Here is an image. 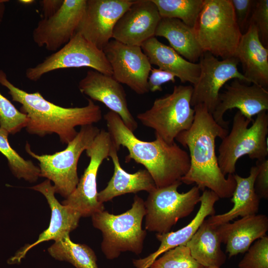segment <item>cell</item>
<instances>
[{"mask_svg": "<svg viewBox=\"0 0 268 268\" xmlns=\"http://www.w3.org/2000/svg\"><path fill=\"white\" fill-rule=\"evenodd\" d=\"M194 109L195 113L192 126L175 138L187 147L190 152V168L181 182L187 185L195 184L200 191L207 188L219 198H230L236 181L233 174H228L226 177L222 174L215 151L216 138H223L229 131L215 121L203 105H197Z\"/></svg>", "mask_w": 268, "mask_h": 268, "instance_id": "6da1fadb", "label": "cell"}, {"mask_svg": "<svg viewBox=\"0 0 268 268\" xmlns=\"http://www.w3.org/2000/svg\"><path fill=\"white\" fill-rule=\"evenodd\" d=\"M104 119L114 146L118 151L121 145L128 149L126 162L133 160L142 165L157 188L182 182V178L189 170L190 159L188 153L175 142L167 143L157 135L153 141L140 140L119 115L111 111L104 115Z\"/></svg>", "mask_w": 268, "mask_h": 268, "instance_id": "7a4b0ae2", "label": "cell"}, {"mask_svg": "<svg viewBox=\"0 0 268 268\" xmlns=\"http://www.w3.org/2000/svg\"><path fill=\"white\" fill-rule=\"evenodd\" d=\"M0 84L8 89L13 101L21 104L19 111L28 118L26 131L43 137L56 134L63 143L67 144L76 135L77 126L91 125L102 118L100 107L88 99L87 105L65 108L48 101L39 92L28 93L17 87L0 69Z\"/></svg>", "mask_w": 268, "mask_h": 268, "instance_id": "3957f363", "label": "cell"}, {"mask_svg": "<svg viewBox=\"0 0 268 268\" xmlns=\"http://www.w3.org/2000/svg\"><path fill=\"white\" fill-rule=\"evenodd\" d=\"M145 213L144 201L135 195L131 208L124 213L115 215L103 210L91 216L93 226L102 232L101 249L106 259H117L125 252L141 253L146 236L142 228Z\"/></svg>", "mask_w": 268, "mask_h": 268, "instance_id": "277c9868", "label": "cell"}, {"mask_svg": "<svg viewBox=\"0 0 268 268\" xmlns=\"http://www.w3.org/2000/svg\"><path fill=\"white\" fill-rule=\"evenodd\" d=\"M193 28L203 52L222 60L234 57L242 33L231 0H204Z\"/></svg>", "mask_w": 268, "mask_h": 268, "instance_id": "5b68a950", "label": "cell"}, {"mask_svg": "<svg viewBox=\"0 0 268 268\" xmlns=\"http://www.w3.org/2000/svg\"><path fill=\"white\" fill-rule=\"evenodd\" d=\"M268 114L264 111L255 120L246 118L239 111L235 114L230 133L222 139L217 160L222 174H234L239 158L248 155L252 159L263 160L268 155Z\"/></svg>", "mask_w": 268, "mask_h": 268, "instance_id": "8992f818", "label": "cell"}, {"mask_svg": "<svg viewBox=\"0 0 268 268\" xmlns=\"http://www.w3.org/2000/svg\"><path fill=\"white\" fill-rule=\"evenodd\" d=\"M100 130L93 125L81 127L75 137L63 150L38 155L26 142V152L39 162L40 177L52 181L55 193L67 198L75 189L79 178L77 164L80 155L90 146Z\"/></svg>", "mask_w": 268, "mask_h": 268, "instance_id": "52a82bcc", "label": "cell"}, {"mask_svg": "<svg viewBox=\"0 0 268 268\" xmlns=\"http://www.w3.org/2000/svg\"><path fill=\"white\" fill-rule=\"evenodd\" d=\"M191 85H175L172 93L156 99L151 107L136 115L144 126L152 129L155 135L165 142H175L177 135L192 126L195 111L191 101Z\"/></svg>", "mask_w": 268, "mask_h": 268, "instance_id": "ba28073f", "label": "cell"}, {"mask_svg": "<svg viewBox=\"0 0 268 268\" xmlns=\"http://www.w3.org/2000/svg\"><path fill=\"white\" fill-rule=\"evenodd\" d=\"M178 182L156 188L149 193L144 201L146 230L164 234L170 232L178 221L190 215L200 202V190L195 185L188 191L180 193Z\"/></svg>", "mask_w": 268, "mask_h": 268, "instance_id": "9c48e42d", "label": "cell"}, {"mask_svg": "<svg viewBox=\"0 0 268 268\" xmlns=\"http://www.w3.org/2000/svg\"><path fill=\"white\" fill-rule=\"evenodd\" d=\"M81 67H88L112 76L111 67L103 51L80 34L76 33L67 44L41 63L27 68L25 76L30 80L37 81L44 74L52 71Z\"/></svg>", "mask_w": 268, "mask_h": 268, "instance_id": "30bf717a", "label": "cell"}, {"mask_svg": "<svg viewBox=\"0 0 268 268\" xmlns=\"http://www.w3.org/2000/svg\"><path fill=\"white\" fill-rule=\"evenodd\" d=\"M113 145L107 131L101 129L90 146L85 150L90 161L73 192L62 204L78 212L81 217H88L104 210V206L98 200L97 176L103 160L109 157Z\"/></svg>", "mask_w": 268, "mask_h": 268, "instance_id": "8fae6325", "label": "cell"}, {"mask_svg": "<svg viewBox=\"0 0 268 268\" xmlns=\"http://www.w3.org/2000/svg\"><path fill=\"white\" fill-rule=\"evenodd\" d=\"M199 62L200 73L193 86L192 107L203 105L212 114L219 102L220 90L227 81L237 79L249 83L239 71V62L235 57L219 60L210 53L203 52Z\"/></svg>", "mask_w": 268, "mask_h": 268, "instance_id": "7c38bea8", "label": "cell"}, {"mask_svg": "<svg viewBox=\"0 0 268 268\" xmlns=\"http://www.w3.org/2000/svg\"><path fill=\"white\" fill-rule=\"evenodd\" d=\"M112 70V77L139 95L148 93L151 65L139 46L111 40L103 49Z\"/></svg>", "mask_w": 268, "mask_h": 268, "instance_id": "4fadbf2b", "label": "cell"}, {"mask_svg": "<svg viewBox=\"0 0 268 268\" xmlns=\"http://www.w3.org/2000/svg\"><path fill=\"white\" fill-rule=\"evenodd\" d=\"M87 0H64L53 15L43 18L32 32L34 42L50 51H57L76 34L83 16Z\"/></svg>", "mask_w": 268, "mask_h": 268, "instance_id": "5bb4252c", "label": "cell"}, {"mask_svg": "<svg viewBox=\"0 0 268 268\" xmlns=\"http://www.w3.org/2000/svg\"><path fill=\"white\" fill-rule=\"evenodd\" d=\"M134 2L133 0H87L76 33L103 51L112 38L116 23Z\"/></svg>", "mask_w": 268, "mask_h": 268, "instance_id": "9a60e30c", "label": "cell"}, {"mask_svg": "<svg viewBox=\"0 0 268 268\" xmlns=\"http://www.w3.org/2000/svg\"><path fill=\"white\" fill-rule=\"evenodd\" d=\"M225 90L220 92L219 102L212 116L215 121L228 130L229 121L223 119L225 112L234 108L246 118L253 121L252 117L260 112L268 110V91L261 86L247 85L234 79L225 85Z\"/></svg>", "mask_w": 268, "mask_h": 268, "instance_id": "2e32d148", "label": "cell"}, {"mask_svg": "<svg viewBox=\"0 0 268 268\" xmlns=\"http://www.w3.org/2000/svg\"><path fill=\"white\" fill-rule=\"evenodd\" d=\"M161 18L152 0H134L116 23L112 38L127 45L140 47L146 40L155 37Z\"/></svg>", "mask_w": 268, "mask_h": 268, "instance_id": "e0dca14e", "label": "cell"}, {"mask_svg": "<svg viewBox=\"0 0 268 268\" xmlns=\"http://www.w3.org/2000/svg\"><path fill=\"white\" fill-rule=\"evenodd\" d=\"M78 88L92 100L102 103L110 111L119 115L132 132L137 129V122L129 109L124 88L112 76L89 70L79 82Z\"/></svg>", "mask_w": 268, "mask_h": 268, "instance_id": "ac0fdd59", "label": "cell"}, {"mask_svg": "<svg viewBox=\"0 0 268 268\" xmlns=\"http://www.w3.org/2000/svg\"><path fill=\"white\" fill-rule=\"evenodd\" d=\"M41 193L46 199L51 210V216L48 227L39 235L38 240L27 244L18 250L7 261L9 264L20 263L27 253L40 243L49 240L58 241L74 230L78 225L81 217L73 209L61 203L55 197V191L50 180L30 187Z\"/></svg>", "mask_w": 268, "mask_h": 268, "instance_id": "d6986e66", "label": "cell"}, {"mask_svg": "<svg viewBox=\"0 0 268 268\" xmlns=\"http://www.w3.org/2000/svg\"><path fill=\"white\" fill-rule=\"evenodd\" d=\"M234 57L241 64L242 74L249 83L267 89L268 49L262 43L257 28L253 24H249L242 34Z\"/></svg>", "mask_w": 268, "mask_h": 268, "instance_id": "ffe728a7", "label": "cell"}, {"mask_svg": "<svg viewBox=\"0 0 268 268\" xmlns=\"http://www.w3.org/2000/svg\"><path fill=\"white\" fill-rule=\"evenodd\" d=\"M202 192L200 197V208L192 221L177 231L164 234L156 233V238L160 242L159 248L143 259L134 260V267L149 268L151 263L165 252L180 245H186L205 218L215 214L214 204L220 198L211 190L205 189Z\"/></svg>", "mask_w": 268, "mask_h": 268, "instance_id": "44dd1931", "label": "cell"}, {"mask_svg": "<svg viewBox=\"0 0 268 268\" xmlns=\"http://www.w3.org/2000/svg\"><path fill=\"white\" fill-rule=\"evenodd\" d=\"M221 243L231 258L245 253L257 240L266 235L268 217L265 214H253L217 226Z\"/></svg>", "mask_w": 268, "mask_h": 268, "instance_id": "7402d4cb", "label": "cell"}, {"mask_svg": "<svg viewBox=\"0 0 268 268\" xmlns=\"http://www.w3.org/2000/svg\"><path fill=\"white\" fill-rule=\"evenodd\" d=\"M140 47L151 65L173 73L182 83L188 82L193 85L197 83L200 73L199 63L188 61L155 37L146 40Z\"/></svg>", "mask_w": 268, "mask_h": 268, "instance_id": "603a6c76", "label": "cell"}, {"mask_svg": "<svg viewBox=\"0 0 268 268\" xmlns=\"http://www.w3.org/2000/svg\"><path fill=\"white\" fill-rule=\"evenodd\" d=\"M118 151L113 144L109 157L113 163L114 173L107 186L98 193V200L101 203L129 193L135 194L142 191L149 193L157 188L151 176L145 169H139L134 173L126 172L120 165Z\"/></svg>", "mask_w": 268, "mask_h": 268, "instance_id": "cb8c5ba5", "label": "cell"}, {"mask_svg": "<svg viewBox=\"0 0 268 268\" xmlns=\"http://www.w3.org/2000/svg\"><path fill=\"white\" fill-rule=\"evenodd\" d=\"M257 166H252L247 177H242L237 174L233 177L236 187L230 201L233 207L226 213L210 216L207 220L211 224L218 226L230 222L238 217L256 214L259 211L260 199L256 193L254 183L258 172Z\"/></svg>", "mask_w": 268, "mask_h": 268, "instance_id": "d4e9b609", "label": "cell"}, {"mask_svg": "<svg viewBox=\"0 0 268 268\" xmlns=\"http://www.w3.org/2000/svg\"><path fill=\"white\" fill-rule=\"evenodd\" d=\"M221 243L217 226L206 219L186 245L194 259L202 267L220 268L226 260V256L221 248Z\"/></svg>", "mask_w": 268, "mask_h": 268, "instance_id": "484cf974", "label": "cell"}, {"mask_svg": "<svg viewBox=\"0 0 268 268\" xmlns=\"http://www.w3.org/2000/svg\"><path fill=\"white\" fill-rule=\"evenodd\" d=\"M155 36L166 39L171 48L191 63H197L203 53L196 39L194 28L178 19L161 18Z\"/></svg>", "mask_w": 268, "mask_h": 268, "instance_id": "4316f807", "label": "cell"}, {"mask_svg": "<svg viewBox=\"0 0 268 268\" xmlns=\"http://www.w3.org/2000/svg\"><path fill=\"white\" fill-rule=\"evenodd\" d=\"M48 251L55 259L68 262L75 268H99L93 250L86 245L73 242L69 234L55 241Z\"/></svg>", "mask_w": 268, "mask_h": 268, "instance_id": "83f0119b", "label": "cell"}, {"mask_svg": "<svg viewBox=\"0 0 268 268\" xmlns=\"http://www.w3.org/2000/svg\"><path fill=\"white\" fill-rule=\"evenodd\" d=\"M161 18H176L194 28L204 0H152Z\"/></svg>", "mask_w": 268, "mask_h": 268, "instance_id": "f1b7e54d", "label": "cell"}, {"mask_svg": "<svg viewBox=\"0 0 268 268\" xmlns=\"http://www.w3.org/2000/svg\"><path fill=\"white\" fill-rule=\"evenodd\" d=\"M8 134L6 131L0 128V152L7 159L9 169L16 178L35 182L40 177L39 167L31 160L24 159L11 147L8 140Z\"/></svg>", "mask_w": 268, "mask_h": 268, "instance_id": "f546056e", "label": "cell"}, {"mask_svg": "<svg viewBox=\"0 0 268 268\" xmlns=\"http://www.w3.org/2000/svg\"><path fill=\"white\" fill-rule=\"evenodd\" d=\"M191 255L186 245L168 250L154 260L149 268H202Z\"/></svg>", "mask_w": 268, "mask_h": 268, "instance_id": "4dcf8cb0", "label": "cell"}, {"mask_svg": "<svg viewBox=\"0 0 268 268\" xmlns=\"http://www.w3.org/2000/svg\"><path fill=\"white\" fill-rule=\"evenodd\" d=\"M27 122V116L0 92V128L14 134L25 128Z\"/></svg>", "mask_w": 268, "mask_h": 268, "instance_id": "1f68e13d", "label": "cell"}, {"mask_svg": "<svg viewBox=\"0 0 268 268\" xmlns=\"http://www.w3.org/2000/svg\"><path fill=\"white\" fill-rule=\"evenodd\" d=\"M239 268H268V237L255 241L238 264Z\"/></svg>", "mask_w": 268, "mask_h": 268, "instance_id": "d6a6232c", "label": "cell"}, {"mask_svg": "<svg viewBox=\"0 0 268 268\" xmlns=\"http://www.w3.org/2000/svg\"><path fill=\"white\" fill-rule=\"evenodd\" d=\"M257 28L259 38L263 45L268 46V0H256L250 18L249 24Z\"/></svg>", "mask_w": 268, "mask_h": 268, "instance_id": "836d02e7", "label": "cell"}, {"mask_svg": "<svg viewBox=\"0 0 268 268\" xmlns=\"http://www.w3.org/2000/svg\"><path fill=\"white\" fill-rule=\"evenodd\" d=\"M237 23L242 34L247 30L256 0H231Z\"/></svg>", "mask_w": 268, "mask_h": 268, "instance_id": "e575fe53", "label": "cell"}, {"mask_svg": "<svg viewBox=\"0 0 268 268\" xmlns=\"http://www.w3.org/2000/svg\"><path fill=\"white\" fill-rule=\"evenodd\" d=\"M256 165L258 172L256 177L254 188L260 199L268 198V160H257Z\"/></svg>", "mask_w": 268, "mask_h": 268, "instance_id": "d590c367", "label": "cell"}, {"mask_svg": "<svg viewBox=\"0 0 268 268\" xmlns=\"http://www.w3.org/2000/svg\"><path fill=\"white\" fill-rule=\"evenodd\" d=\"M175 78L176 76L170 72L159 68H151L147 80L149 91L152 92L161 91L163 84L168 82L174 83Z\"/></svg>", "mask_w": 268, "mask_h": 268, "instance_id": "8d00e7d4", "label": "cell"}, {"mask_svg": "<svg viewBox=\"0 0 268 268\" xmlns=\"http://www.w3.org/2000/svg\"><path fill=\"white\" fill-rule=\"evenodd\" d=\"M64 0H42L39 1L43 18L51 17L61 8Z\"/></svg>", "mask_w": 268, "mask_h": 268, "instance_id": "74e56055", "label": "cell"}, {"mask_svg": "<svg viewBox=\"0 0 268 268\" xmlns=\"http://www.w3.org/2000/svg\"><path fill=\"white\" fill-rule=\"evenodd\" d=\"M8 0H0V25L2 22L5 9V3L8 2Z\"/></svg>", "mask_w": 268, "mask_h": 268, "instance_id": "f35d334b", "label": "cell"}, {"mask_svg": "<svg viewBox=\"0 0 268 268\" xmlns=\"http://www.w3.org/2000/svg\"><path fill=\"white\" fill-rule=\"evenodd\" d=\"M35 1L33 0H19L18 2L23 4H29L33 3Z\"/></svg>", "mask_w": 268, "mask_h": 268, "instance_id": "ab89813d", "label": "cell"}, {"mask_svg": "<svg viewBox=\"0 0 268 268\" xmlns=\"http://www.w3.org/2000/svg\"><path fill=\"white\" fill-rule=\"evenodd\" d=\"M202 268H220L216 267H202Z\"/></svg>", "mask_w": 268, "mask_h": 268, "instance_id": "60d3db41", "label": "cell"}]
</instances>
